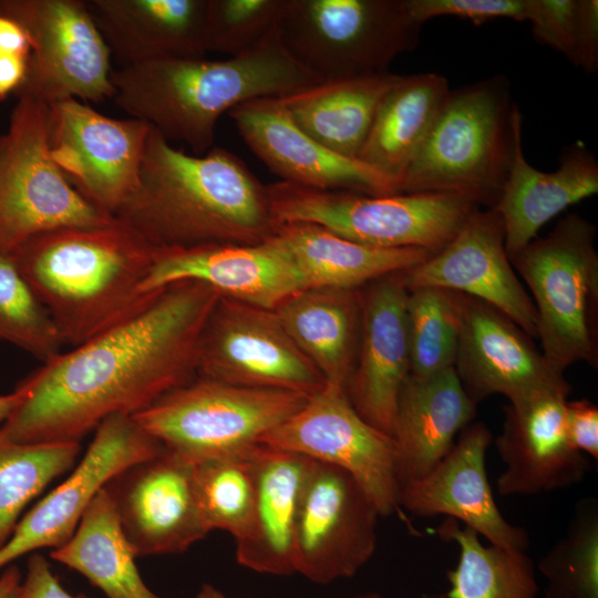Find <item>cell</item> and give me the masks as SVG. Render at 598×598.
<instances>
[{"instance_id":"cell-1","label":"cell","mask_w":598,"mask_h":598,"mask_svg":"<svg viewBox=\"0 0 598 598\" xmlns=\"http://www.w3.org/2000/svg\"><path fill=\"white\" fill-rule=\"evenodd\" d=\"M219 297L197 281L156 290L134 312L23 379L1 431L18 443H80L111 415L148 408L197 377L199 340Z\"/></svg>"},{"instance_id":"cell-2","label":"cell","mask_w":598,"mask_h":598,"mask_svg":"<svg viewBox=\"0 0 598 598\" xmlns=\"http://www.w3.org/2000/svg\"><path fill=\"white\" fill-rule=\"evenodd\" d=\"M115 217L158 248L258 244L276 227L266 186L239 157L188 154L152 127L140 186Z\"/></svg>"},{"instance_id":"cell-3","label":"cell","mask_w":598,"mask_h":598,"mask_svg":"<svg viewBox=\"0 0 598 598\" xmlns=\"http://www.w3.org/2000/svg\"><path fill=\"white\" fill-rule=\"evenodd\" d=\"M111 82L112 100L130 117L203 155L213 148L223 114L245 102L280 97L320 81L287 53L275 28L238 55L120 66L112 70Z\"/></svg>"},{"instance_id":"cell-4","label":"cell","mask_w":598,"mask_h":598,"mask_svg":"<svg viewBox=\"0 0 598 598\" xmlns=\"http://www.w3.org/2000/svg\"><path fill=\"white\" fill-rule=\"evenodd\" d=\"M159 250L121 218L39 234L13 258L53 320L75 347L138 309L142 285ZM155 292V291H154Z\"/></svg>"},{"instance_id":"cell-5","label":"cell","mask_w":598,"mask_h":598,"mask_svg":"<svg viewBox=\"0 0 598 598\" xmlns=\"http://www.w3.org/2000/svg\"><path fill=\"white\" fill-rule=\"evenodd\" d=\"M518 111L504 76L450 91L398 194H451L494 207L511 167Z\"/></svg>"},{"instance_id":"cell-6","label":"cell","mask_w":598,"mask_h":598,"mask_svg":"<svg viewBox=\"0 0 598 598\" xmlns=\"http://www.w3.org/2000/svg\"><path fill=\"white\" fill-rule=\"evenodd\" d=\"M596 234L592 223L569 214L509 258L532 292L540 351L563 373L577 362L598 365Z\"/></svg>"},{"instance_id":"cell-7","label":"cell","mask_w":598,"mask_h":598,"mask_svg":"<svg viewBox=\"0 0 598 598\" xmlns=\"http://www.w3.org/2000/svg\"><path fill=\"white\" fill-rule=\"evenodd\" d=\"M405 0H285L276 24L287 53L319 81L386 72L417 47Z\"/></svg>"},{"instance_id":"cell-8","label":"cell","mask_w":598,"mask_h":598,"mask_svg":"<svg viewBox=\"0 0 598 598\" xmlns=\"http://www.w3.org/2000/svg\"><path fill=\"white\" fill-rule=\"evenodd\" d=\"M276 224L309 223L377 248L440 251L477 208L451 194L370 196L277 182L266 186Z\"/></svg>"},{"instance_id":"cell-9","label":"cell","mask_w":598,"mask_h":598,"mask_svg":"<svg viewBox=\"0 0 598 598\" xmlns=\"http://www.w3.org/2000/svg\"><path fill=\"white\" fill-rule=\"evenodd\" d=\"M307 399L197 375L132 417L164 448L198 462L244 453Z\"/></svg>"},{"instance_id":"cell-10","label":"cell","mask_w":598,"mask_h":598,"mask_svg":"<svg viewBox=\"0 0 598 598\" xmlns=\"http://www.w3.org/2000/svg\"><path fill=\"white\" fill-rule=\"evenodd\" d=\"M17 97L0 144V249L11 251L42 233L111 221L54 163L49 104Z\"/></svg>"},{"instance_id":"cell-11","label":"cell","mask_w":598,"mask_h":598,"mask_svg":"<svg viewBox=\"0 0 598 598\" xmlns=\"http://www.w3.org/2000/svg\"><path fill=\"white\" fill-rule=\"evenodd\" d=\"M0 13L19 22L30 41L27 76L16 95L48 104L113 97L111 53L86 0H0Z\"/></svg>"},{"instance_id":"cell-12","label":"cell","mask_w":598,"mask_h":598,"mask_svg":"<svg viewBox=\"0 0 598 598\" xmlns=\"http://www.w3.org/2000/svg\"><path fill=\"white\" fill-rule=\"evenodd\" d=\"M259 443L347 472L380 516L400 509L395 443L354 410L344 389L324 384Z\"/></svg>"},{"instance_id":"cell-13","label":"cell","mask_w":598,"mask_h":598,"mask_svg":"<svg viewBox=\"0 0 598 598\" xmlns=\"http://www.w3.org/2000/svg\"><path fill=\"white\" fill-rule=\"evenodd\" d=\"M197 375L246 388L311 395L324 386L275 310L219 297L204 326Z\"/></svg>"},{"instance_id":"cell-14","label":"cell","mask_w":598,"mask_h":598,"mask_svg":"<svg viewBox=\"0 0 598 598\" xmlns=\"http://www.w3.org/2000/svg\"><path fill=\"white\" fill-rule=\"evenodd\" d=\"M51 155L70 184L115 217L140 186L151 126L106 116L68 97L49 104Z\"/></svg>"},{"instance_id":"cell-15","label":"cell","mask_w":598,"mask_h":598,"mask_svg":"<svg viewBox=\"0 0 598 598\" xmlns=\"http://www.w3.org/2000/svg\"><path fill=\"white\" fill-rule=\"evenodd\" d=\"M379 517L351 475L311 460L295 523L296 574L319 585L354 576L375 551Z\"/></svg>"},{"instance_id":"cell-16","label":"cell","mask_w":598,"mask_h":598,"mask_svg":"<svg viewBox=\"0 0 598 598\" xmlns=\"http://www.w3.org/2000/svg\"><path fill=\"white\" fill-rule=\"evenodd\" d=\"M163 450L132 415L114 414L105 419L66 480L20 518L0 549V569L38 549L64 545L94 496L113 476Z\"/></svg>"},{"instance_id":"cell-17","label":"cell","mask_w":598,"mask_h":598,"mask_svg":"<svg viewBox=\"0 0 598 598\" xmlns=\"http://www.w3.org/2000/svg\"><path fill=\"white\" fill-rule=\"evenodd\" d=\"M136 557L181 554L209 533L199 512L193 461L164 448L104 486Z\"/></svg>"},{"instance_id":"cell-18","label":"cell","mask_w":598,"mask_h":598,"mask_svg":"<svg viewBox=\"0 0 598 598\" xmlns=\"http://www.w3.org/2000/svg\"><path fill=\"white\" fill-rule=\"evenodd\" d=\"M454 369L475 404L493 394L512 402L544 391L569 395L573 390L519 326L493 306L466 295L462 297Z\"/></svg>"},{"instance_id":"cell-19","label":"cell","mask_w":598,"mask_h":598,"mask_svg":"<svg viewBox=\"0 0 598 598\" xmlns=\"http://www.w3.org/2000/svg\"><path fill=\"white\" fill-rule=\"evenodd\" d=\"M408 290L436 287L477 298L509 317L533 339L537 313L505 249L497 210L478 207L440 251L403 271Z\"/></svg>"},{"instance_id":"cell-20","label":"cell","mask_w":598,"mask_h":598,"mask_svg":"<svg viewBox=\"0 0 598 598\" xmlns=\"http://www.w3.org/2000/svg\"><path fill=\"white\" fill-rule=\"evenodd\" d=\"M227 114L250 151L281 182L370 196L398 194L393 179L358 158L327 148L305 133L277 97L245 102Z\"/></svg>"},{"instance_id":"cell-21","label":"cell","mask_w":598,"mask_h":598,"mask_svg":"<svg viewBox=\"0 0 598 598\" xmlns=\"http://www.w3.org/2000/svg\"><path fill=\"white\" fill-rule=\"evenodd\" d=\"M178 281H197L220 297L269 310L305 289L299 271L274 235L258 244L159 248L142 293Z\"/></svg>"},{"instance_id":"cell-22","label":"cell","mask_w":598,"mask_h":598,"mask_svg":"<svg viewBox=\"0 0 598 598\" xmlns=\"http://www.w3.org/2000/svg\"><path fill=\"white\" fill-rule=\"evenodd\" d=\"M441 462L399 491V506L416 516L446 515L482 535L491 545L515 551L529 546L527 532L508 523L498 509L486 473L492 443L488 426L472 422Z\"/></svg>"},{"instance_id":"cell-23","label":"cell","mask_w":598,"mask_h":598,"mask_svg":"<svg viewBox=\"0 0 598 598\" xmlns=\"http://www.w3.org/2000/svg\"><path fill=\"white\" fill-rule=\"evenodd\" d=\"M568 395L544 391L504 408L495 447L506 468L497 480L501 496L536 495L580 483L590 468L588 456L566 433Z\"/></svg>"},{"instance_id":"cell-24","label":"cell","mask_w":598,"mask_h":598,"mask_svg":"<svg viewBox=\"0 0 598 598\" xmlns=\"http://www.w3.org/2000/svg\"><path fill=\"white\" fill-rule=\"evenodd\" d=\"M358 353L346 392L354 410L391 436L398 400L411 374L403 272L362 289Z\"/></svg>"},{"instance_id":"cell-25","label":"cell","mask_w":598,"mask_h":598,"mask_svg":"<svg viewBox=\"0 0 598 598\" xmlns=\"http://www.w3.org/2000/svg\"><path fill=\"white\" fill-rule=\"evenodd\" d=\"M522 122L518 111L511 167L494 206L503 221L509 258L535 239L551 218L598 193V162L582 143L566 150L556 171H539L525 158Z\"/></svg>"},{"instance_id":"cell-26","label":"cell","mask_w":598,"mask_h":598,"mask_svg":"<svg viewBox=\"0 0 598 598\" xmlns=\"http://www.w3.org/2000/svg\"><path fill=\"white\" fill-rule=\"evenodd\" d=\"M120 66L205 56L207 0H86Z\"/></svg>"},{"instance_id":"cell-27","label":"cell","mask_w":598,"mask_h":598,"mask_svg":"<svg viewBox=\"0 0 598 598\" xmlns=\"http://www.w3.org/2000/svg\"><path fill=\"white\" fill-rule=\"evenodd\" d=\"M246 456L255 482L247 533L236 540V560L259 574H296L293 535L301 488L311 460L258 443Z\"/></svg>"},{"instance_id":"cell-28","label":"cell","mask_w":598,"mask_h":598,"mask_svg":"<svg viewBox=\"0 0 598 598\" xmlns=\"http://www.w3.org/2000/svg\"><path fill=\"white\" fill-rule=\"evenodd\" d=\"M476 408L454 368L427 377L410 374L391 432L400 487L425 476L441 462L457 433L472 423Z\"/></svg>"},{"instance_id":"cell-29","label":"cell","mask_w":598,"mask_h":598,"mask_svg":"<svg viewBox=\"0 0 598 598\" xmlns=\"http://www.w3.org/2000/svg\"><path fill=\"white\" fill-rule=\"evenodd\" d=\"M274 237L290 256L305 289H361L384 276L403 272L433 254L421 248H377L309 223L276 224Z\"/></svg>"},{"instance_id":"cell-30","label":"cell","mask_w":598,"mask_h":598,"mask_svg":"<svg viewBox=\"0 0 598 598\" xmlns=\"http://www.w3.org/2000/svg\"><path fill=\"white\" fill-rule=\"evenodd\" d=\"M361 289H303L275 309L324 384L344 390L353 371L361 334Z\"/></svg>"},{"instance_id":"cell-31","label":"cell","mask_w":598,"mask_h":598,"mask_svg":"<svg viewBox=\"0 0 598 598\" xmlns=\"http://www.w3.org/2000/svg\"><path fill=\"white\" fill-rule=\"evenodd\" d=\"M399 78L386 71L320 81L277 100L309 136L359 159L377 110Z\"/></svg>"},{"instance_id":"cell-32","label":"cell","mask_w":598,"mask_h":598,"mask_svg":"<svg viewBox=\"0 0 598 598\" xmlns=\"http://www.w3.org/2000/svg\"><path fill=\"white\" fill-rule=\"evenodd\" d=\"M437 73L400 75L382 99L359 159L398 183L430 133L448 93Z\"/></svg>"},{"instance_id":"cell-33","label":"cell","mask_w":598,"mask_h":598,"mask_svg":"<svg viewBox=\"0 0 598 598\" xmlns=\"http://www.w3.org/2000/svg\"><path fill=\"white\" fill-rule=\"evenodd\" d=\"M50 557L82 574L107 598H159L138 573L105 487L94 496L72 537L51 549Z\"/></svg>"},{"instance_id":"cell-34","label":"cell","mask_w":598,"mask_h":598,"mask_svg":"<svg viewBox=\"0 0 598 598\" xmlns=\"http://www.w3.org/2000/svg\"><path fill=\"white\" fill-rule=\"evenodd\" d=\"M436 533L460 549L456 567L446 574L445 598H536L535 565L525 551L485 546L473 529L448 517Z\"/></svg>"},{"instance_id":"cell-35","label":"cell","mask_w":598,"mask_h":598,"mask_svg":"<svg viewBox=\"0 0 598 598\" xmlns=\"http://www.w3.org/2000/svg\"><path fill=\"white\" fill-rule=\"evenodd\" d=\"M80 450V443H18L0 429V549L25 506L74 466Z\"/></svg>"},{"instance_id":"cell-36","label":"cell","mask_w":598,"mask_h":598,"mask_svg":"<svg viewBox=\"0 0 598 598\" xmlns=\"http://www.w3.org/2000/svg\"><path fill=\"white\" fill-rule=\"evenodd\" d=\"M462 297L460 292L436 287L408 290L411 375L427 377L454 368L462 324Z\"/></svg>"},{"instance_id":"cell-37","label":"cell","mask_w":598,"mask_h":598,"mask_svg":"<svg viewBox=\"0 0 598 598\" xmlns=\"http://www.w3.org/2000/svg\"><path fill=\"white\" fill-rule=\"evenodd\" d=\"M546 598H598V501L575 505L566 533L539 558Z\"/></svg>"},{"instance_id":"cell-38","label":"cell","mask_w":598,"mask_h":598,"mask_svg":"<svg viewBox=\"0 0 598 598\" xmlns=\"http://www.w3.org/2000/svg\"><path fill=\"white\" fill-rule=\"evenodd\" d=\"M246 452L194 462L197 503L208 532H227L235 542L247 533L255 503Z\"/></svg>"},{"instance_id":"cell-39","label":"cell","mask_w":598,"mask_h":598,"mask_svg":"<svg viewBox=\"0 0 598 598\" xmlns=\"http://www.w3.org/2000/svg\"><path fill=\"white\" fill-rule=\"evenodd\" d=\"M0 339L42 362L61 352L63 341L48 310L21 274L12 251L0 249Z\"/></svg>"},{"instance_id":"cell-40","label":"cell","mask_w":598,"mask_h":598,"mask_svg":"<svg viewBox=\"0 0 598 598\" xmlns=\"http://www.w3.org/2000/svg\"><path fill=\"white\" fill-rule=\"evenodd\" d=\"M285 0H207L206 51L244 53L275 30Z\"/></svg>"},{"instance_id":"cell-41","label":"cell","mask_w":598,"mask_h":598,"mask_svg":"<svg viewBox=\"0 0 598 598\" xmlns=\"http://www.w3.org/2000/svg\"><path fill=\"white\" fill-rule=\"evenodd\" d=\"M405 3L420 24L441 16L467 19L476 25L498 18L527 21L529 9V0H405Z\"/></svg>"},{"instance_id":"cell-42","label":"cell","mask_w":598,"mask_h":598,"mask_svg":"<svg viewBox=\"0 0 598 598\" xmlns=\"http://www.w3.org/2000/svg\"><path fill=\"white\" fill-rule=\"evenodd\" d=\"M577 0H529L527 21L535 39L576 62Z\"/></svg>"},{"instance_id":"cell-43","label":"cell","mask_w":598,"mask_h":598,"mask_svg":"<svg viewBox=\"0 0 598 598\" xmlns=\"http://www.w3.org/2000/svg\"><path fill=\"white\" fill-rule=\"evenodd\" d=\"M565 426L570 444L598 460V408L587 399L566 401Z\"/></svg>"},{"instance_id":"cell-44","label":"cell","mask_w":598,"mask_h":598,"mask_svg":"<svg viewBox=\"0 0 598 598\" xmlns=\"http://www.w3.org/2000/svg\"><path fill=\"white\" fill-rule=\"evenodd\" d=\"M575 66L588 73L598 68V1L577 0Z\"/></svg>"},{"instance_id":"cell-45","label":"cell","mask_w":598,"mask_h":598,"mask_svg":"<svg viewBox=\"0 0 598 598\" xmlns=\"http://www.w3.org/2000/svg\"><path fill=\"white\" fill-rule=\"evenodd\" d=\"M18 598H89L83 594L72 595L63 588L48 560L32 553L28 558L25 576L22 578Z\"/></svg>"},{"instance_id":"cell-46","label":"cell","mask_w":598,"mask_h":598,"mask_svg":"<svg viewBox=\"0 0 598 598\" xmlns=\"http://www.w3.org/2000/svg\"><path fill=\"white\" fill-rule=\"evenodd\" d=\"M0 55L29 58L30 41L25 30L14 19L0 13Z\"/></svg>"},{"instance_id":"cell-47","label":"cell","mask_w":598,"mask_h":598,"mask_svg":"<svg viewBox=\"0 0 598 598\" xmlns=\"http://www.w3.org/2000/svg\"><path fill=\"white\" fill-rule=\"evenodd\" d=\"M27 56L0 55V101L17 93L24 83L28 72Z\"/></svg>"},{"instance_id":"cell-48","label":"cell","mask_w":598,"mask_h":598,"mask_svg":"<svg viewBox=\"0 0 598 598\" xmlns=\"http://www.w3.org/2000/svg\"><path fill=\"white\" fill-rule=\"evenodd\" d=\"M21 580V573L14 564L4 567L0 575V598H18Z\"/></svg>"},{"instance_id":"cell-49","label":"cell","mask_w":598,"mask_h":598,"mask_svg":"<svg viewBox=\"0 0 598 598\" xmlns=\"http://www.w3.org/2000/svg\"><path fill=\"white\" fill-rule=\"evenodd\" d=\"M20 395L18 391L0 395V424L2 425L18 405Z\"/></svg>"},{"instance_id":"cell-50","label":"cell","mask_w":598,"mask_h":598,"mask_svg":"<svg viewBox=\"0 0 598 598\" xmlns=\"http://www.w3.org/2000/svg\"><path fill=\"white\" fill-rule=\"evenodd\" d=\"M195 598H227L218 588L212 584H204Z\"/></svg>"},{"instance_id":"cell-51","label":"cell","mask_w":598,"mask_h":598,"mask_svg":"<svg viewBox=\"0 0 598 598\" xmlns=\"http://www.w3.org/2000/svg\"><path fill=\"white\" fill-rule=\"evenodd\" d=\"M355 598H382L381 595H379L378 592H365V594H362V595H359L358 597Z\"/></svg>"},{"instance_id":"cell-52","label":"cell","mask_w":598,"mask_h":598,"mask_svg":"<svg viewBox=\"0 0 598 598\" xmlns=\"http://www.w3.org/2000/svg\"><path fill=\"white\" fill-rule=\"evenodd\" d=\"M1 141H2V134H0V144H1Z\"/></svg>"}]
</instances>
